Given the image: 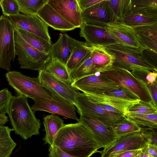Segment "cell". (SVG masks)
Wrapping results in <instances>:
<instances>
[{"instance_id": "1", "label": "cell", "mask_w": 157, "mask_h": 157, "mask_svg": "<svg viewBox=\"0 0 157 157\" xmlns=\"http://www.w3.org/2000/svg\"><path fill=\"white\" fill-rule=\"evenodd\" d=\"M53 146L76 157H90L101 148L89 129L79 122L65 124L56 134Z\"/></svg>"}, {"instance_id": "2", "label": "cell", "mask_w": 157, "mask_h": 157, "mask_svg": "<svg viewBox=\"0 0 157 157\" xmlns=\"http://www.w3.org/2000/svg\"><path fill=\"white\" fill-rule=\"evenodd\" d=\"M28 102V98L24 96H13L7 112L13 131L24 140L39 135L41 124Z\"/></svg>"}, {"instance_id": "3", "label": "cell", "mask_w": 157, "mask_h": 157, "mask_svg": "<svg viewBox=\"0 0 157 157\" xmlns=\"http://www.w3.org/2000/svg\"><path fill=\"white\" fill-rule=\"evenodd\" d=\"M14 29L15 53L20 68L39 71L44 69L51 59L49 54L32 47Z\"/></svg>"}, {"instance_id": "4", "label": "cell", "mask_w": 157, "mask_h": 157, "mask_svg": "<svg viewBox=\"0 0 157 157\" xmlns=\"http://www.w3.org/2000/svg\"><path fill=\"white\" fill-rule=\"evenodd\" d=\"M101 72L118 86L124 87L134 93L140 100L154 104L147 85L129 71L112 66Z\"/></svg>"}, {"instance_id": "5", "label": "cell", "mask_w": 157, "mask_h": 157, "mask_svg": "<svg viewBox=\"0 0 157 157\" xmlns=\"http://www.w3.org/2000/svg\"><path fill=\"white\" fill-rule=\"evenodd\" d=\"M5 76L9 84L14 89L17 95L33 100L37 98H52L50 94L40 83L38 77L27 76L15 71H8Z\"/></svg>"}, {"instance_id": "6", "label": "cell", "mask_w": 157, "mask_h": 157, "mask_svg": "<svg viewBox=\"0 0 157 157\" xmlns=\"http://www.w3.org/2000/svg\"><path fill=\"white\" fill-rule=\"evenodd\" d=\"M103 47L114 57L113 67L129 71L143 69L157 71V70L143 62L140 51L137 50L117 43Z\"/></svg>"}, {"instance_id": "7", "label": "cell", "mask_w": 157, "mask_h": 157, "mask_svg": "<svg viewBox=\"0 0 157 157\" xmlns=\"http://www.w3.org/2000/svg\"><path fill=\"white\" fill-rule=\"evenodd\" d=\"M76 107L79 114L94 117L109 128L124 120L125 117L107 111L92 101L85 93L77 92L75 96Z\"/></svg>"}, {"instance_id": "8", "label": "cell", "mask_w": 157, "mask_h": 157, "mask_svg": "<svg viewBox=\"0 0 157 157\" xmlns=\"http://www.w3.org/2000/svg\"><path fill=\"white\" fill-rule=\"evenodd\" d=\"M14 29L9 18L0 16V68L10 71L16 56Z\"/></svg>"}, {"instance_id": "9", "label": "cell", "mask_w": 157, "mask_h": 157, "mask_svg": "<svg viewBox=\"0 0 157 157\" xmlns=\"http://www.w3.org/2000/svg\"><path fill=\"white\" fill-rule=\"evenodd\" d=\"M51 99L37 98L33 100L31 108L33 112L44 111L53 114L63 116L78 121L74 105L67 100L57 95H51Z\"/></svg>"}, {"instance_id": "10", "label": "cell", "mask_w": 157, "mask_h": 157, "mask_svg": "<svg viewBox=\"0 0 157 157\" xmlns=\"http://www.w3.org/2000/svg\"><path fill=\"white\" fill-rule=\"evenodd\" d=\"M71 85L76 90L87 94H104L119 86L99 72L78 79L72 82Z\"/></svg>"}, {"instance_id": "11", "label": "cell", "mask_w": 157, "mask_h": 157, "mask_svg": "<svg viewBox=\"0 0 157 157\" xmlns=\"http://www.w3.org/2000/svg\"><path fill=\"white\" fill-rule=\"evenodd\" d=\"M148 142L140 132L117 137L111 145L99 151L101 157H115L124 152L141 150Z\"/></svg>"}, {"instance_id": "12", "label": "cell", "mask_w": 157, "mask_h": 157, "mask_svg": "<svg viewBox=\"0 0 157 157\" xmlns=\"http://www.w3.org/2000/svg\"><path fill=\"white\" fill-rule=\"evenodd\" d=\"M40 83L51 95L59 96L76 106L75 96L78 91L71 84L55 76L44 69L39 71Z\"/></svg>"}, {"instance_id": "13", "label": "cell", "mask_w": 157, "mask_h": 157, "mask_svg": "<svg viewBox=\"0 0 157 157\" xmlns=\"http://www.w3.org/2000/svg\"><path fill=\"white\" fill-rule=\"evenodd\" d=\"M8 17L15 28L21 29L51 41L48 26L36 15L19 13Z\"/></svg>"}, {"instance_id": "14", "label": "cell", "mask_w": 157, "mask_h": 157, "mask_svg": "<svg viewBox=\"0 0 157 157\" xmlns=\"http://www.w3.org/2000/svg\"><path fill=\"white\" fill-rule=\"evenodd\" d=\"M80 115L78 122L89 129L101 148L108 147L115 141L117 137L111 128L92 116L85 114Z\"/></svg>"}, {"instance_id": "15", "label": "cell", "mask_w": 157, "mask_h": 157, "mask_svg": "<svg viewBox=\"0 0 157 157\" xmlns=\"http://www.w3.org/2000/svg\"><path fill=\"white\" fill-rule=\"evenodd\" d=\"M80 28V36L85 39L89 46H104L117 44L108 32L106 26L95 25L83 23Z\"/></svg>"}, {"instance_id": "16", "label": "cell", "mask_w": 157, "mask_h": 157, "mask_svg": "<svg viewBox=\"0 0 157 157\" xmlns=\"http://www.w3.org/2000/svg\"><path fill=\"white\" fill-rule=\"evenodd\" d=\"M48 3L76 28L82 24V11L77 0H48Z\"/></svg>"}, {"instance_id": "17", "label": "cell", "mask_w": 157, "mask_h": 157, "mask_svg": "<svg viewBox=\"0 0 157 157\" xmlns=\"http://www.w3.org/2000/svg\"><path fill=\"white\" fill-rule=\"evenodd\" d=\"M106 26L108 32L117 44L140 51L143 49L140 45L133 29L131 27L120 22H110Z\"/></svg>"}, {"instance_id": "18", "label": "cell", "mask_w": 157, "mask_h": 157, "mask_svg": "<svg viewBox=\"0 0 157 157\" xmlns=\"http://www.w3.org/2000/svg\"><path fill=\"white\" fill-rule=\"evenodd\" d=\"M86 94L92 101L104 109L124 117H125L129 108L139 101H128L104 93Z\"/></svg>"}, {"instance_id": "19", "label": "cell", "mask_w": 157, "mask_h": 157, "mask_svg": "<svg viewBox=\"0 0 157 157\" xmlns=\"http://www.w3.org/2000/svg\"><path fill=\"white\" fill-rule=\"evenodd\" d=\"M83 23L92 25L106 26L111 22L109 0L101 2L82 12Z\"/></svg>"}, {"instance_id": "20", "label": "cell", "mask_w": 157, "mask_h": 157, "mask_svg": "<svg viewBox=\"0 0 157 157\" xmlns=\"http://www.w3.org/2000/svg\"><path fill=\"white\" fill-rule=\"evenodd\" d=\"M36 15L48 26L61 31L72 30L76 28L48 3L38 12Z\"/></svg>"}, {"instance_id": "21", "label": "cell", "mask_w": 157, "mask_h": 157, "mask_svg": "<svg viewBox=\"0 0 157 157\" xmlns=\"http://www.w3.org/2000/svg\"><path fill=\"white\" fill-rule=\"evenodd\" d=\"M75 40L66 33L61 35L57 41L52 44L49 53L51 59H57L66 65Z\"/></svg>"}, {"instance_id": "22", "label": "cell", "mask_w": 157, "mask_h": 157, "mask_svg": "<svg viewBox=\"0 0 157 157\" xmlns=\"http://www.w3.org/2000/svg\"><path fill=\"white\" fill-rule=\"evenodd\" d=\"M141 48L157 52V24L132 28Z\"/></svg>"}, {"instance_id": "23", "label": "cell", "mask_w": 157, "mask_h": 157, "mask_svg": "<svg viewBox=\"0 0 157 157\" xmlns=\"http://www.w3.org/2000/svg\"><path fill=\"white\" fill-rule=\"evenodd\" d=\"M92 51V47L86 42L75 40L66 66L70 72L77 67L86 59Z\"/></svg>"}, {"instance_id": "24", "label": "cell", "mask_w": 157, "mask_h": 157, "mask_svg": "<svg viewBox=\"0 0 157 157\" xmlns=\"http://www.w3.org/2000/svg\"><path fill=\"white\" fill-rule=\"evenodd\" d=\"M93 65L97 72H102L113 66L114 57L101 46H91Z\"/></svg>"}, {"instance_id": "25", "label": "cell", "mask_w": 157, "mask_h": 157, "mask_svg": "<svg viewBox=\"0 0 157 157\" xmlns=\"http://www.w3.org/2000/svg\"><path fill=\"white\" fill-rule=\"evenodd\" d=\"M43 124L45 135L43 140L44 144H47L49 147L53 146L55 136L59 130L65 124L61 118L55 114L47 115L43 117Z\"/></svg>"}, {"instance_id": "26", "label": "cell", "mask_w": 157, "mask_h": 157, "mask_svg": "<svg viewBox=\"0 0 157 157\" xmlns=\"http://www.w3.org/2000/svg\"><path fill=\"white\" fill-rule=\"evenodd\" d=\"M130 13L157 18V0H131Z\"/></svg>"}, {"instance_id": "27", "label": "cell", "mask_w": 157, "mask_h": 157, "mask_svg": "<svg viewBox=\"0 0 157 157\" xmlns=\"http://www.w3.org/2000/svg\"><path fill=\"white\" fill-rule=\"evenodd\" d=\"M111 22H120L131 10V0H109Z\"/></svg>"}, {"instance_id": "28", "label": "cell", "mask_w": 157, "mask_h": 157, "mask_svg": "<svg viewBox=\"0 0 157 157\" xmlns=\"http://www.w3.org/2000/svg\"><path fill=\"white\" fill-rule=\"evenodd\" d=\"M22 37L32 47L44 53L49 54L52 42L24 30L15 28Z\"/></svg>"}, {"instance_id": "29", "label": "cell", "mask_w": 157, "mask_h": 157, "mask_svg": "<svg viewBox=\"0 0 157 157\" xmlns=\"http://www.w3.org/2000/svg\"><path fill=\"white\" fill-rule=\"evenodd\" d=\"M13 128L0 125V157H10L17 144L10 134Z\"/></svg>"}, {"instance_id": "30", "label": "cell", "mask_w": 157, "mask_h": 157, "mask_svg": "<svg viewBox=\"0 0 157 157\" xmlns=\"http://www.w3.org/2000/svg\"><path fill=\"white\" fill-rule=\"evenodd\" d=\"M56 77L70 84L72 82L70 73L66 65L55 58L51 59L43 69Z\"/></svg>"}, {"instance_id": "31", "label": "cell", "mask_w": 157, "mask_h": 157, "mask_svg": "<svg viewBox=\"0 0 157 157\" xmlns=\"http://www.w3.org/2000/svg\"><path fill=\"white\" fill-rule=\"evenodd\" d=\"M125 117L141 128L157 129V113L150 114H138L127 113Z\"/></svg>"}, {"instance_id": "32", "label": "cell", "mask_w": 157, "mask_h": 157, "mask_svg": "<svg viewBox=\"0 0 157 157\" xmlns=\"http://www.w3.org/2000/svg\"><path fill=\"white\" fill-rule=\"evenodd\" d=\"M120 22L133 28L144 25L157 24V18L129 13L124 17Z\"/></svg>"}, {"instance_id": "33", "label": "cell", "mask_w": 157, "mask_h": 157, "mask_svg": "<svg viewBox=\"0 0 157 157\" xmlns=\"http://www.w3.org/2000/svg\"><path fill=\"white\" fill-rule=\"evenodd\" d=\"M91 52L80 64L70 72L72 82L83 77L98 72L93 65Z\"/></svg>"}, {"instance_id": "34", "label": "cell", "mask_w": 157, "mask_h": 157, "mask_svg": "<svg viewBox=\"0 0 157 157\" xmlns=\"http://www.w3.org/2000/svg\"><path fill=\"white\" fill-rule=\"evenodd\" d=\"M19 12L27 15H36L38 11L48 0H16Z\"/></svg>"}, {"instance_id": "35", "label": "cell", "mask_w": 157, "mask_h": 157, "mask_svg": "<svg viewBox=\"0 0 157 157\" xmlns=\"http://www.w3.org/2000/svg\"><path fill=\"white\" fill-rule=\"evenodd\" d=\"M111 128L117 137L139 132L141 129L137 124L126 117L124 120L114 125Z\"/></svg>"}, {"instance_id": "36", "label": "cell", "mask_w": 157, "mask_h": 157, "mask_svg": "<svg viewBox=\"0 0 157 157\" xmlns=\"http://www.w3.org/2000/svg\"><path fill=\"white\" fill-rule=\"evenodd\" d=\"M127 113L138 114H152L157 113V106L152 102L140 100L132 105L128 109Z\"/></svg>"}, {"instance_id": "37", "label": "cell", "mask_w": 157, "mask_h": 157, "mask_svg": "<svg viewBox=\"0 0 157 157\" xmlns=\"http://www.w3.org/2000/svg\"><path fill=\"white\" fill-rule=\"evenodd\" d=\"M104 94L128 101H139L140 100L134 93L127 88L121 86Z\"/></svg>"}, {"instance_id": "38", "label": "cell", "mask_w": 157, "mask_h": 157, "mask_svg": "<svg viewBox=\"0 0 157 157\" xmlns=\"http://www.w3.org/2000/svg\"><path fill=\"white\" fill-rule=\"evenodd\" d=\"M0 6L5 16L8 17L19 13L18 5L16 0H0Z\"/></svg>"}, {"instance_id": "39", "label": "cell", "mask_w": 157, "mask_h": 157, "mask_svg": "<svg viewBox=\"0 0 157 157\" xmlns=\"http://www.w3.org/2000/svg\"><path fill=\"white\" fill-rule=\"evenodd\" d=\"M140 53L143 62L157 70V52L151 50L142 49Z\"/></svg>"}, {"instance_id": "40", "label": "cell", "mask_w": 157, "mask_h": 157, "mask_svg": "<svg viewBox=\"0 0 157 157\" xmlns=\"http://www.w3.org/2000/svg\"><path fill=\"white\" fill-rule=\"evenodd\" d=\"M13 95L7 88L0 90V113H7L9 105Z\"/></svg>"}, {"instance_id": "41", "label": "cell", "mask_w": 157, "mask_h": 157, "mask_svg": "<svg viewBox=\"0 0 157 157\" xmlns=\"http://www.w3.org/2000/svg\"><path fill=\"white\" fill-rule=\"evenodd\" d=\"M155 129L147 128H141L140 132L141 135L148 142L157 145V133Z\"/></svg>"}, {"instance_id": "42", "label": "cell", "mask_w": 157, "mask_h": 157, "mask_svg": "<svg viewBox=\"0 0 157 157\" xmlns=\"http://www.w3.org/2000/svg\"><path fill=\"white\" fill-rule=\"evenodd\" d=\"M49 151L48 157H76L66 153L54 146L49 147Z\"/></svg>"}, {"instance_id": "43", "label": "cell", "mask_w": 157, "mask_h": 157, "mask_svg": "<svg viewBox=\"0 0 157 157\" xmlns=\"http://www.w3.org/2000/svg\"><path fill=\"white\" fill-rule=\"evenodd\" d=\"M141 152L145 153L154 157H157V145L148 142L141 150Z\"/></svg>"}, {"instance_id": "44", "label": "cell", "mask_w": 157, "mask_h": 157, "mask_svg": "<svg viewBox=\"0 0 157 157\" xmlns=\"http://www.w3.org/2000/svg\"><path fill=\"white\" fill-rule=\"evenodd\" d=\"M103 0H77L82 11L101 2Z\"/></svg>"}, {"instance_id": "45", "label": "cell", "mask_w": 157, "mask_h": 157, "mask_svg": "<svg viewBox=\"0 0 157 157\" xmlns=\"http://www.w3.org/2000/svg\"><path fill=\"white\" fill-rule=\"evenodd\" d=\"M147 86L150 91L154 103L157 106V82Z\"/></svg>"}, {"instance_id": "46", "label": "cell", "mask_w": 157, "mask_h": 157, "mask_svg": "<svg viewBox=\"0 0 157 157\" xmlns=\"http://www.w3.org/2000/svg\"><path fill=\"white\" fill-rule=\"evenodd\" d=\"M157 73L155 71H150L146 77L147 85L152 84L157 81Z\"/></svg>"}, {"instance_id": "47", "label": "cell", "mask_w": 157, "mask_h": 157, "mask_svg": "<svg viewBox=\"0 0 157 157\" xmlns=\"http://www.w3.org/2000/svg\"><path fill=\"white\" fill-rule=\"evenodd\" d=\"M141 150H132L124 152L115 157H135L141 152Z\"/></svg>"}, {"instance_id": "48", "label": "cell", "mask_w": 157, "mask_h": 157, "mask_svg": "<svg viewBox=\"0 0 157 157\" xmlns=\"http://www.w3.org/2000/svg\"><path fill=\"white\" fill-rule=\"evenodd\" d=\"M8 121V117L6 115L0 113V125H3Z\"/></svg>"}, {"instance_id": "49", "label": "cell", "mask_w": 157, "mask_h": 157, "mask_svg": "<svg viewBox=\"0 0 157 157\" xmlns=\"http://www.w3.org/2000/svg\"><path fill=\"white\" fill-rule=\"evenodd\" d=\"M135 157H154L145 153L140 152Z\"/></svg>"}]
</instances>
